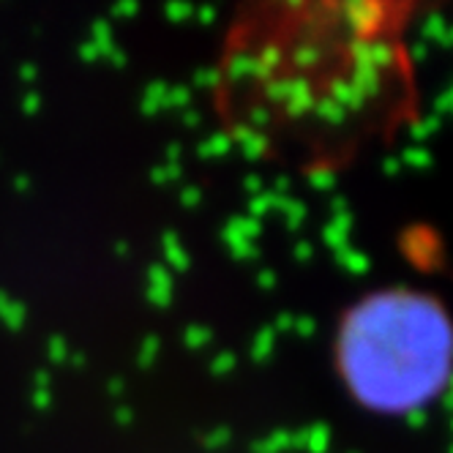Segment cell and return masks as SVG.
I'll use <instances>...</instances> for the list:
<instances>
[{"mask_svg":"<svg viewBox=\"0 0 453 453\" xmlns=\"http://www.w3.org/2000/svg\"><path fill=\"white\" fill-rule=\"evenodd\" d=\"M410 4H254L213 69V110L249 156L334 173L415 107Z\"/></svg>","mask_w":453,"mask_h":453,"instance_id":"obj_1","label":"cell"},{"mask_svg":"<svg viewBox=\"0 0 453 453\" xmlns=\"http://www.w3.org/2000/svg\"><path fill=\"white\" fill-rule=\"evenodd\" d=\"M336 369L349 396L372 412L424 410L453 374V319L434 296L380 289L342 317Z\"/></svg>","mask_w":453,"mask_h":453,"instance_id":"obj_2","label":"cell"}]
</instances>
